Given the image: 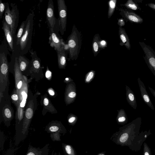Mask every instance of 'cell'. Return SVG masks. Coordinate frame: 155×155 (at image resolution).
Listing matches in <instances>:
<instances>
[{
	"label": "cell",
	"mask_w": 155,
	"mask_h": 155,
	"mask_svg": "<svg viewBox=\"0 0 155 155\" xmlns=\"http://www.w3.org/2000/svg\"><path fill=\"white\" fill-rule=\"evenodd\" d=\"M126 97L127 101L130 105L134 109L137 108L136 97L133 92L127 86H126Z\"/></svg>",
	"instance_id": "obj_22"
},
{
	"label": "cell",
	"mask_w": 155,
	"mask_h": 155,
	"mask_svg": "<svg viewBox=\"0 0 155 155\" xmlns=\"http://www.w3.org/2000/svg\"><path fill=\"white\" fill-rule=\"evenodd\" d=\"M101 40L98 34H95L94 36L92 42V50L94 55L96 56L100 51L99 42Z\"/></svg>",
	"instance_id": "obj_23"
},
{
	"label": "cell",
	"mask_w": 155,
	"mask_h": 155,
	"mask_svg": "<svg viewBox=\"0 0 155 155\" xmlns=\"http://www.w3.org/2000/svg\"><path fill=\"white\" fill-rule=\"evenodd\" d=\"M148 88L150 92L155 98V90L150 87H149Z\"/></svg>",
	"instance_id": "obj_41"
},
{
	"label": "cell",
	"mask_w": 155,
	"mask_h": 155,
	"mask_svg": "<svg viewBox=\"0 0 155 155\" xmlns=\"http://www.w3.org/2000/svg\"><path fill=\"white\" fill-rule=\"evenodd\" d=\"M82 40L81 32L74 24L71 33L66 41L70 60H75L78 58L81 48Z\"/></svg>",
	"instance_id": "obj_2"
},
{
	"label": "cell",
	"mask_w": 155,
	"mask_h": 155,
	"mask_svg": "<svg viewBox=\"0 0 155 155\" xmlns=\"http://www.w3.org/2000/svg\"><path fill=\"white\" fill-rule=\"evenodd\" d=\"M48 92L50 95L51 96H54L55 94L54 91L51 89H49Z\"/></svg>",
	"instance_id": "obj_44"
},
{
	"label": "cell",
	"mask_w": 155,
	"mask_h": 155,
	"mask_svg": "<svg viewBox=\"0 0 155 155\" xmlns=\"http://www.w3.org/2000/svg\"><path fill=\"white\" fill-rule=\"evenodd\" d=\"M2 111L5 123L7 126H8L9 125L8 122L12 119V111L9 108L7 107H4Z\"/></svg>",
	"instance_id": "obj_24"
},
{
	"label": "cell",
	"mask_w": 155,
	"mask_h": 155,
	"mask_svg": "<svg viewBox=\"0 0 155 155\" xmlns=\"http://www.w3.org/2000/svg\"><path fill=\"white\" fill-rule=\"evenodd\" d=\"M94 75V71H91L88 74L86 78L85 81L87 82L90 81L93 78Z\"/></svg>",
	"instance_id": "obj_37"
},
{
	"label": "cell",
	"mask_w": 155,
	"mask_h": 155,
	"mask_svg": "<svg viewBox=\"0 0 155 155\" xmlns=\"http://www.w3.org/2000/svg\"><path fill=\"white\" fill-rule=\"evenodd\" d=\"M15 150L13 148H9L6 151L4 155H13Z\"/></svg>",
	"instance_id": "obj_39"
},
{
	"label": "cell",
	"mask_w": 155,
	"mask_h": 155,
	"mask_svg": "<svg viewBox=\"0 0 155 155\" xmlns=\"http://www.w3.org/2000/svg\"><path fill=\"white\" fill-rule=\"evenodd\" d=\"M137 81L143 100L145 103L152 110H154V108L153 105L147 92L144 83L140 78H137Z\"/></svg>",
	"instance_id": "obj_15"
},
{
	"label": "cell",
	"mask_w": 155,
	"mask_h": 155,
	"mask_svg": "<svg viewBox=\"0 0 155 155\" xmlns=\"http://www.w3.org/2000/svg\"><path fill=\"white\" fill-rule=\"evenodd\" d=\"M34 103L32 100L28 103L23 120L22 128V140H24L28 133V129L34 114Z\"/></svg>",
	"instance_id": "obj_6"
},
{
	"label": "cell",
	"mask_w": 155,
	"mask_h": 155,
	"mask_svg": "<svg viewBox=\"0 0 155 155\" xmlns=\"http://www.w3.org/2000/svg\"><path fill=\"white\" fill-rule=\"evenodd\" d=\"M5 136L3 132L0 131V151L3 150L5 142Z\"/></svg>",
	"instance_id": "obj_34"
},
{
	"label": "cell",
	"mask_w": 155,
	"mask_h": 155,
	"mask_svg": "<svg viewBox=\"0 0 155 155\" xmlns=\"http://www.w3.org/2000/svg\"></svg>",
	"instance_id": "obj_48"
},
{
	"label": "cell",
	"mask_w": 155,
	"mask_h": 155,
	"mask_svg": "<svg viewBox=\"0 0 155 155\" xmlns=\"http://www.w3.org/2000/svg\"><path fill=\"white\" fill-rule=\"evenodd\" d=\"M33 12L30 13L26 19V24L24 33L19 44V54L24 55L29 51L32 43V37L34 25Z\"/></svg>",
	"instance_id": "obj_3"
},
{
	"label": "cell",
	"mask_w": 155,
	"mask_h": 155,
	"mask_svg": "<svg viewBox=\"0 0 155 155\" xmlns=\"http://www.w3.org/2000/svg\"><path fill=\"white\" fill-rule=\"evenodd\" d=\"M117 9L119 11L120 14L127 21L138 24L143 22L142 18L135 13L121 8H118Z\"/></svg>",
	"instance_id": "obj_12"
},
{
	"label": "cell",
	"mask_w": 155,
	"mask_h": 155,
	"mask_svg": "<svg viewBox=\"0 0 155 155\" xmlns=\"http://www.w3.org/2000/svg\"><path fill=\"white\" fill-rule=\"evenodd\" d=\"M48 133H63L64 130L61 124L58 122H53L49 123L46 127L45 130Z\"/></svg>",
	"instance_id": "obj_19"
},
{
	"label": "cell",
	"mask_w": 155,
	"mask_h": 155,
	"mask_svg": "<svg viewBox=\"0 0 155 155\" xmlns=\"http://www.w3.org/2000/svg\"><path fill=\"white\" fill-rule=\"evenodd\" d=\"M49 43L51 47L56 51L61 50L64 48L66 44L63 39L60 38L55 32L54 30H49Z\"/></svg>",
	"instance_id": "obj_11"
},
{
	"label": "cell",
	"mask_w": 155,
	"mask_h": 155,
	"mask_svg": "<svg viewBox=\"0 0 155 155\" xmlns=\"http://www.w3.org/2000/svg\"><path fill=\"white\" fill-rule=\"evenodd\" d=\"M107 46V42L104 40H101L99 42V47L100 49H104Z\"/></svg>",
	"instance_id": "obj_36"
},
{
	"label": "cell",
	"mask_w": 155,
	"mask_h": 155,
	"mask_svg": "<svg viewBox=\"0 0 155 155\" xmlns=\"http://www.w3.org/2000/svg\"><path fill=\"white\" fill-rule=\"evenodd\" d=\"M46 20L49 30L54 31L56 24V18L54 16V7L53 0H49L46 10Z\"/></svg>",
	"instance_id": "obj_10"
},
{
	"label": "cell",
	"mask_w": 155,
	"mask_h": 155,
	"mask_svg": "<svg viewBox=\"0 0 155 155\" xmlns=\"http://www.w3.org/2000/svg\"><path fill=\"white\" fill-rule=\"evenodd\" d=\"M49 144H46L40 148L36 147L29 144L25 155H48L49 151Z\"/></svg>",
	"instance_id": "obj_14"
},
{
	"label": "cell",
	"mask_w": 155,
	"mask_h": 155,
	"mask_svg": "<svg viewBox=\"0 0 155 155\" xmlns=\"http://www.w3.org/2000/svg\"><path fill=\"white\" fill-rule=\"evenodd\" d=\"M17 56L19 68L21 72L26 70L28 68L31 69V61L29 60L24 55L19 54L17 55Z\"/></svg>",
	"instance_id": "obj_17"
},
{
	"label": "cell",
	"mask_w": 155,
	"mask_h": 155,
	"mask_svg": "<svg viewBox=\"0 0 155 155\" xmlns=\"http://www.w3.org/2000/svg\"><path fill=\"white\" fill-rule=\"evenodd\" d=\"M2 23V28L3 30L5 38L8 44V50L12 52L14 49V39L12 34L10 27L6 22L4 17H3Z\"/></svg>",
	"instance_id": "obj_13"
},
{
	"label": "cell",
	"mask_w": 155,
	"mask_h": 155,
	"mask_svg": "<svg viewBox=\"0 0 155 155\" xmlns=\"http://www.w3.org/2000/svg\"><path fill=\"white\" fill-rule=\"evenodd\" d=\"M11 97L13 102L17 107L20 103V99L16 90H15L14 93L12 95Z\"/></svg>",
	"instance_id": "obj_28"
},
{
	"label": "cell",
	"mask_w": 155,
	"mask_h": 155,
	"mask_svg": "<svg viewBox=\"0 0 155 155\" xmlns=\"http://www.w3.org/2000/svg\"><path fill=\"white\" fill-rule=\"evenodd\" d=\"M147 5L150 8L155 10V4L151 3L147 4Z\"/></svg>",
	"instance_id": "obj_40"
},
{
	"label": "cell",
	"mask_w": 155,
	"mask_h": 155,
	"mask_svg": "<svg viewBox=\"0 0 155 155\" xmlns=\"http://www.w3.org/2000/svg\"><path fill=\"white\" fill-rule=\"evenodd\" d=\"M15 56L14 70L15 72V86L16 91L19 96V92L22 87L25 83V79L23 76L18 65L17 55L14 51L12 52Z\"/></svg>",
	"instance_id": "obj_9"
},
{
	"label": "cell",
	"mask_w": 155,
	"mask_h": 155,
	"mask_svg": "<svg viewBox=\"0 0 155 155\" xmlns=\"http://www.w3.org/2000/svg\"><path fill=\"white\" fill-rule=\"evenodd\" d=\"M145 55L144 58L148 67L155 76V52L143 42H139Z\"/></svg>",
	"instance_id": "obj_8"
},
{
	"label": "cell",
	"mask_w": 155,
	"mask_h": 155,
	"mask_svg": "<svg viewBox=\"0 0 155 155\" xmlns=\"http://www.w3.org/2000/svg\"><path fill=\"white\" fill-rule=\"evenodd\" d=\"M43 104L45 108H46L51 112L54 113L56 111V110L52 105L49 99L47 97L44 98L43 100Z\"/></svg>",
	"instance_id": "obj_27"
},
{
	"label": "cell",
	"mask_w": 155,
	"mask_h": 155,
	"mask_svg": "<svg viewBox=\"0 0 155 155\" xmlns=\"http://www.w3.org/2000/svg\"><path fill=\"white\" fill-rule=\"evenodd\" d=\"M67 51L64 48L61 50L56 51L58 66L60 69L64 68L66 66L67 56L66 53Z\"/></svg>",
	"instance_id": "obj_20"
},
{
	"label": "cell",
	"mask_w": 155,
	"mask_h": 155,
	"mask_svg": "<svg viewBox=\"0 0 155 155\" xmlns=\"http://www.w3.org/2000/svg\"><path fill=\"white\" fill-rule=\"evenodd\" d=\"M31 58V66L30 70L35 72H38L41 69V60L37 56L35 51H30Z\"/></svg>",
	"instance_id": "obj_18"
},
{
	"label": "cell",
	"mask_w": 155,
	"mask_h": 155,
	"mask_svg": "<svg viewBox=\"0 0 155 155\" xmlns=\"http://www.w3.org/2000/svg\"><path fill=\"white\" fill-rule=\"evenodd\" d=\"M120 115L118 119V122L123 123H127V118L124 110H122L120 111Z\"/></svg>",
	"instance_id": "obj_30"
},
{
	"label": "cell",
	"mask_w": 155,
	"mask_h": 155,
	"mask_svg": "<svg viewBox=\"0 0 155 155\" xmlns=\"http://www.w3.org/2000/svg\"><path fill=\"white\" fill-rule=\"evenodd\" d=\"M143 155H152L150 148L145 142L143 143Z\"/></svg>",
	"instance_id": "obj_31"
},
{
	"label": "cell",
	"mask_w": 155,
	"mask_h": 155,
	"mask_svg": "<svg viewBox=\"0 0 155 155\" xmlns=\"http://www.w3.org/2000/svg\"><path fill=\"white\" fill-rule=\"evenodd\" d=\"M118 35L120 40V45L124 46L130 50L131 48L130 40L125 29L122 27H119Z\"/></svg>",
	"instance_id": "obj_16"
},
{
	"label": "cell",
	"mask_w": 155,
	"mask_h": 155,
	"mask_svg": "<svg viewBox=\"0 0 155 155\" xmlns=\"http://www.w3.org/2000/svg\"><path fill=\"white\" fill-rule=\"evenodd\" d=\"M3 97V92H0V102L1 101L2 98Z\"/></svg>",
	"instance_id": "obj_45"
},
{
	"label": "cell",
	"mask_w": 155,
	"mask_h": 155,
	"mask_svg": "<svg viewBox=\"0 0 155 155\" xmlns=\"http://www.w3.org/2000/svg\"><path fill=\"white\" fill-rule=\"evenodd\" d=\"M50 134V137L51 140L53 141H60L61 140L60 133H52Z\"/></svg>",
	"instance_id": "obj_32"
},
{
	"label": "cell",
	"mask_w": 155,
	"mask_h": 155,
	"mask_svg": "<svg viewBox=\"0 0 155 155\" xmlns=\"http://www.w3.org/2000/svg\"><path fill=\"white\" fill-rule=\"evenodd\" d=\"M62 146L64 151L67 155H73V151L70 145L62 143Z\"/></svg>",
	"instance_id": "obj_29"
},
{
	"label": "cell",
	"mask_w": 155,
	"mask_h": 155,
	"mask_svg": "<svg viewBox=\"0 0 155 155\" xmlns=\"http://www.w3.org/2000/svg\"><path fill=\"white\" fill-rule=\"evenodd\" d=\"M10 5L12 7L11 9L8 3H6L5 9L3 17L10 27L11 33L15 40L19 21V13L16 4L11 3Z\"/></svg>",
	"instance_id": "obj_4"
},
{
	"label": "cell",
	"mask_w": 155,
	"mask_h": 155,
	"mask_svg": "<svg viewBox=\"0 0 155 155\" xmlns=\"http://www.w3.org/2000/svg\"><path fill=\"white\" fill-rule=\"evenodd\" d=\"M117 0H110L108 2V8L107 16L108 18H111L114 14L116 7Z\"/></svg>",
	"instance_id": "obj_25"
},
{
	"label": "cell",
	"mask_w": 155,
	"mask_h": 155,
	"mask_svg": "<svg viewBox=\"0 0 155 155\" xmlns=\"http://www.w3.org/2000/svg\"><path fill=\"white\" fill-rule=\"evenodd\" d=\"M26 24L25 20L22 22L18 29L14 40V50L16 48L17 49L18 46L19 47L20 41L25 31Z\"/></svg>",
	"instance_id": "obj_21"
},
{
	"label": "cell",
	"mask_w": 155,
	"mask_h": 155,
	"mask_svg": "<svg viewBox=\"0 0 155 155\" xmlns=\"http://www.w3.org/2000/svg\"><path fill=\"white\" fill-rule=\"evenodd\" d=\"M8 50L5 48L0 49V92H4L8 85L9 65L7 55Z\"/></svg>",
	"instance_id": "obj_5"
},
{
	"label": "cell",
	"mask_w": 155,
	"mask_h": 155,
	"mask_svg": "<svg viewBox=\"0 0 155 155\" xmlns=\"http://www.w3.org/2000/svg\"><path fill=\"white\" fill-rule=\"evenodd\" d=\"M154 152H155V149H154Z\"/></svg>",
	"instance_id": "obj_47"
},
{
	"label": "cell",
	"mask_w": 155,
	"mask_h": 155,
	"mask_svg": "<svg viewBox=\"0 0 155 155\" xmlns=\"http://www.w3.org/2000/svg\"><path fill=\"white\" fill-rule=\"evenodd\" d=\"M142 123L141 117L133 120L122 129L119 141L121 144L128 146L133 151H140L144 141L152 134L150 130L140 131Z\"/></svg>",
	"instance_id": "obj_1"
},
{
	"label": "cell",
	"mask_w": 155,
	"mask_h": 155,
	"mask_svg": "<svg viewBox=\"0 0 155 155\" xmlns=\"http://www.w3.org/2000/svg\"><path fill=\"white\" fill-rule=\"evenodd\" d=\"M75 119V117H73L69 118L68 119V121L69 123H72L74 121Z\"/></svg>",
	"instance_id": "obj_42"
},
{
	"label": "cell",
	"mask_w": 155,
	"mask_h": 155,
	"mask_svg": "<svg viewBox=\"0 0 155 155\" xmlns=\"http://www.w3.org/2000/svg\"><path fill=\"white\" fill-rule=\"evenodd\" d=\"M68 91L66 93L65 98L66 101H68L69 99L75 97L76 95V94L74 91H69L68 90Z\"/></svg>",
	"instance_id": "obj_35"
},
{
	"label": "cell",
	"mask_w": 155,
	"mask_h": 155,
	"mask_svg": "<svg viewBox=\"0 0 155 155\" xmlns=\"http://www.w3.org/2000/svg\"><path fill=\"white\" fill-rule=\"evenodd\" d=\"M51 76V72L49 71H48L46 73V77L47 78H49Z\"/></svg>",
	"instance_id": "obj_43"
},
{
	"label": "cell",
	"mask_w": 155,
	"mask_h": 155,
	"mask_svg": "<svg viewBox=\"0 0 155 155\" xmlns=\"http://www.w3.org/2000/svg\"><path fill=\"white\" fill-rule=\"evenodd\" d=\"M57 3L59 14V28L61 34L63 35L66 29L67 7L64 0H57Z\"/></svg>",
	"instance_id": "obj_7"
},
{
	"label": "cell",
	"mask_w": 155,
	"mask_h": 155,
	"mask_svg": "<svg viewBox=\"0 0 155 155\" xmlns=\"http://www.w3.org/2000/svg\"><path fill=\"white\" fill-rule=\"evenodd\" d=\"M6 7V3L2 2L0 0V19H1L3 17V15L5 12Z\"/></svg>",
	"instance_id": "obj_33"
},
{
	"label": "cell",
	"mask_w": 155,
	"mask_h": 155,
	"mask_svg": "<svg viewBox=\"0 0 155 155\" xmlns=\"http://www.w3.org/2000/svg\"><path fill=\"white\" fill-rule=\"evenodd\" d=\"M51 155H57V154L56 152H55L54 151H53Z\"/></svg>",
	"instance_id": "obj_46"
},
{
	"label": "cell",
	"mask_w": 155,
	"mask_h": 155,
	"mask_svg": "<svg viewBox=\"0 0 155 155\" xmlns=\"http://www.w3.org/2000/svg\"><path fill=\"white\" fill-rule=\"evenodd\" d=\"M121 6H124L127 8L133 10H137L138 9V5L132 0H128L124 4H120Z\"/></svg>",
	"instance_id": "obj_26"
},
{
	"label": "cell",
	"mask_w": 155,
	"mask_h": 155,
	"mask_svg": "<svg viewBox=\"0 0 155 155\" xmlns=\"http://www.w3.org/2000/svg\"><path fill=\"white\" fill-rule=\"evenodd\" d=\"M117 24L119 27H122L124 25L125 22L124 18H120L118 20Z\"/></svg>",
	"instance_id": "obj_38"
}]
</instances>
